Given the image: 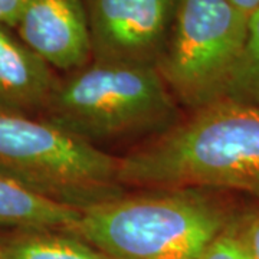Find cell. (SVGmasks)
<instances>
[{"mask_svg":"<svg viewBox=\"0 0 259 259\" xmlns=\"http://www.w3.org/2000/svg\"><path fill=\"white\" fill-rule=\"evenodd\" d=\"M124 187H221L259 197V105L219 100L118 158Z\"/></svg>","mask_w":259,"mask_h":259,"instance_id":"obj_1","label":"cell"},{"mask_svg":"<svg viewBox=\"0 0 259 259\" xmlns=\"http://www.w3.org/2000/svg\"><path fill=\"white\" fill-rule=\"evenodd\" d=\"M229 223L199 189H170L90 206L68 232L112 259H200Z\"/></svg>","mask_w":259,"mask_h":259,"instance_id":"obj_2","label":"cell"},{"mask_svg":"<svg viewBox=\"0 0 259 259\" xmlns=\"http://www.w3.org/2000/svg\"><path fill=\"white\" fill-rule=\"evenodd\" d=\"M180 105L156 66L91 61L59 81L44 118L95 146L171 127Z\"/></svg>","mask_w":259,"mask_h":259,"instance_id":"obj_3","label":"cell"},{"mask_svg":"<svg viewBox=\"0 0 259 259\" xmlns=\"http://www.w3.org/2000/svg\"><path fill=\"white\" fill-rule=\"evenodd\" d=\"M0 170L78 210L125 193L118 158L36 115L0 111Z\"/></svg>","mask_w":259,"mask_h":259,"instance_id":"obj_4","label":"cell"},{"mask_svg":"<svg viewBox=\"0 0 259 259\" xmlns=\"http://www.w3.org/2000/svg\"><path fill=\"white\" fill-rule=\"evenodd\" d=\"M249 16L228 0H180L156 69L192 111L222 97L246 47Z\"/></svg>","mask_w":259,"mask_h":259,"instance_id":"obj_5","label":"cell"},{"mask_svg":"<svg viewBox=\"0 0 259 259\" xmlns=\"http://www.w3.org/2000/svg\"><path fill=\"white\" fill-rule=\"evenodd\" d=\"M93 61L156 66L180 0H83Z\"/></svg>","mask_w":259,"mask_h":259,"instance_id":"obj_6","label":"cell"},{"mask_svg":"<svg viewBox=\"0 0 259 259\" xmlns=\"http://www.w3.org/2000/svg\"><path fill=\"white\" fill-rule=\"evenodd\" d=\"M15 32L55 71L69 74L93 61L83 0H25Z\"/></svg>","mask_w":259,"mask_h":259,"instance_id":"obj_7","label":"cell"},{"mask_svg":"<svg viewBox=\"0 0 259 259\" xmlns=\"http://www.w3.org/2000/svg\"><path fill=\"white\" fill-rule=\"evenodd\" d=\"M59 81L51 65L0 25V111L42 117Z\"/></svg>","mask_w":259,"mask_h":259,"instance_id":"obj_8","label":"cell"},{"mask_svg":"<svg viewBox=\"0 0 259 259\" xmlns=\"http://www.w3.org/2000/svg\"><path fill=\"white\" fill-rule=\"evenodd\" d=\"M81 210L37 193L0 170V229L69 231Z\"/></svg>","mask_w":259,"mask_h":259,"instance_id":"obj_9","label":"cell"},{"mask_svg":"<svg viewBox=\"0 0 259 259\" xmlns=\"http://www.w3.org/2000/svg\"><path fill=\"white\" fill-rule=\"evenodd\" d=\"M0 259H112L68 231L32 229L0 235Z\"/></svg>","mask_w":259,"mask_h":259,"instance_id":"obj_10","label":"cell"},{"mask_svg":"<svg viewBox=\"0 0 259 259\" xmlns=\"http://www.w3.org/2000/svg\"><path fill=\"white\" fill-rule=\"evenodd\" d=\"M221 100L259 105V10L249 18L246 47L223 88Z\"/></svg>","mask_w":259,"mask_h":259,"instance_id":"obj_11","label":"cell"},{"mask_svg":"<svg viewBox=\"0 0 259 259\" xmlns=\"http://www.w3.org/2000/svg\"><path fill=\"white\" fill-rule=\"evenodd\" d=\"M200 259H253V256L239 235L236 222L231 221L209 243Z\"/></svg>","mask_w":259,"mask_h":259,"instance_id":"obj_12","label":"cell"},{"mask_svg":"<svg viewBox=\"0 0 259 259\" xmlns=\"http://www.w3.org/2000/svg\"><path fill=\"white\" fill-rule=\"evenodd\" d=\"M235 222L253 259H259V212L246 213L243 218Z\"/></svg>","mask_w":259,"mask_h":259,"instance_id":"obj_13","label":"cell"},{"mask_svg":"<svg viewBox=\"0 0 259 259\" xmlns=\"http://www.w3.org/2000/svg\"><path fill=\"white\" fill-rule=\"evenodd\" d=\"M25 0H0V25L15 30Z\"/></svg>","mask_w":259,"mask_h":259,"instance_id":"obj_14","label":"cell"},{"mask_svg":"<svg viewBox=\"0 0 259 259\" xmlns=\"http://www.w3.org/2000/svg\"><path fill=\"white\" fill-rule=\"evenodd\" d=\"M228 2L232 3L236 9L248 15L249 18L259 10V0H228Z\"/></svg>","mask_w":259,"mask_h":259,"instance_id":"obj_15","label":"cell"}]
</instances>
